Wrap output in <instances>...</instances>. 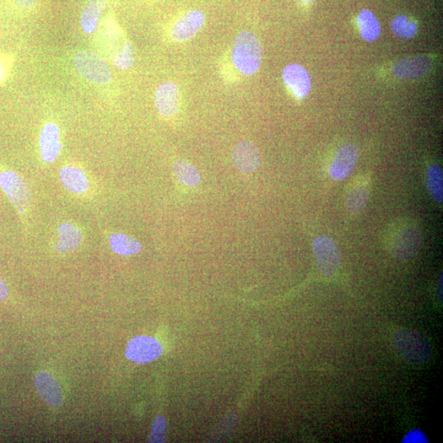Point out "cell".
<instances>
[{
	"label": "cell",
	"mask_w": 443,
	"mask_h": 443,
	"mask_svg": "<svg viewBox=\"0 0 443 443\" xmlns=\"http://www.w3.org/2000/svg\"><path fill=\"white\" fill-rule=\"evenodd\" d=\"M163 353V347L158 340L147 336L134 338L127 344L126 356L137 364H147L157 360Z\"/></svg>",
	"instance_id": "7"
},
{
	"label": "cell",
	"mask_w": 443,
	"mask_h": 443,
	"mask_svg": "<svg viewBox=\"0 0 443 443\" xmlns=\"http://www.w3.org/2000/svg\"><path fill=\"white\" fill-rule=\"evenodd\" d=\"M166 434V421L163 416H158L154 421L149 437V442H164Z\"/></svg>",
	"instance_id": "26"
},
{
	"label": "cell",
	"mask_w": 443,
	"mask_h": 443,
	"mask_svg": "<svg viewBox=\"0 0 443 443\" xmlns=\"http://www.w3.org/2000/svg\"><path fill=\"white\" fill-rule=\"evenodd\" d=\"M437 293H439L440 299L442 301V274L439 278V283H437Z\"/></svg>",
	"instance_id": "31"
},
{
	"label": "cell",
	"mask_w": 443,
	"mask_h": 443,
	"mask_svg": "<svg viewBox=\"0 0 443 443\" xmlns=\"http://www.w3.org/2000/svg\"><path fill=\"white\" fill-rule=\"evenodd\" d=\"M360 35L367 41H375L381 33L379 21L369 10H363L358 19Z\"/></svg>",
	"instance_id": "20"
},
{
	"label": "cell",
	"mask_w": 443,
	"mask_h": 443,
	"mask_svg": "<svg viewBox=\"0 0 443 443\" xmlns=\"http://www.w3.org/2000/svg\"><path fill=\"white\" fill-rule=\"evenodd\" d=\"M420 245L419 231L414 225H402L394 231L391 239V251L399 259L415 256Z\"/></svg>",
	"instance_id": "6"
},
{
	"label": "cell",
	"mask_w": 443,
	"mask_h": 443,
	"mask_svg": "<svg viewBox=\"0 0 443 443\" xmlns=\"http://www.w3.org/2000/svg\"><path fill=\"white\" fill-rule=\"evenodd\" d=\"M113 63L118 69L125 70L132 66L134 63V55L132 45L130 43H125L121 50L116 53L113 57Z\"/></svg>",
	"instance_id": "25"
},
{
	"label": "cell",
	"mask_w": 443,
	"mask_h": 443,
	"mask_svg": "<svg viewBox=\"0 0 443 443\" xmlns=\"http://www.w3.org/2000/svg\"><path fill=\"white\" fill-rule=\"evenodd\" d=\"M41 155L46 163H53L61 154V130L57 124L47 123L41 129L39 139Z\"/></svg>",
	"instance_id": "12"
},
{
	"label": "cell",
	"mask_w": 443,
	"mask_h": 443,
	"mask_svg": "<svg viewBox=\"0 0 443 443\" xmlns=\"http://www.w3.org/2000/svg\"><path fill=\"white\" fill-rule=\"evenodd\" d=\"M427 187L430 196L437 203L443 201V174L439 165H432L427 171Z\"/></svg>",
	"instance_id": "22"
},
{
	"label": "cell",
	"mask_w": 443,
	"mask_h": 443,
	"mask_svg": "<svg viewBox=\"0 0 443 443\" xmlns=\"http://www.w3.org/2000/svg\"><path fill=\"white\" fill-rule=\"evenodd\" d=\"M428 442V437H426L422 431L419 429L410 432L402 441L403 443H425Z\"/></svg>",
	"instance_id": "28"
},
{
	"label": "cell",
	"mask_w": 443,
	"mask_h": 443,
	"mask_svg": "<svg viewBox=\"0 0 443 443\" xmlns=\"http://www.w3.org/2000/svg\"><path fill=\"white\" fill-rule=\"evenodd\" d=\"M433 61L426 56H412L402 59L393 67V73L399 78L414 79L428 73Z\"/></svg>",
	"instance_id": "15"
},
{
	"label": "cell",
	"mask_w": 443,
	"mask_h": 443,
	"mask_svg": "<svg viewBox=\"0 0 443 443\" xmlns=\"http://www.w3.org/2000/svg\"><path fill=\"white\" fill-rule=\"evenodd\" d=\"M58 236L56 250L58 253L66 254L74 251L82 244L84 239L82 229L70 222L63 223L57 229Z\"/></svg>",
	"instance_id": "16"
},
{
	"label": "cell",
	"mask_w": 443,
	"mask_h": 443,
	"mask_svg": "<svg viewBox=\"0 0 443 443\" xmlns=\"http://www.w3.org/2000/svg\"><path fill=\"white\" fill-rule=\"evenodd\" d=\"M316 266L323 276L331 277L338 272L341 264L338 247L328 236H318L313 243Z\"/></svg>",
	"instance_id": "5"
},
{
	"label": "cell",
	"mask_w": 443,
	"mask_h": 443,
	"mask_svg": "<svg viewBox=\"0 0 443 443\" xmlns=\"http://www.w3.org/2000/svg\"><path fill=\"white\" fill-rule=\"evenodd\" d=\"M110 246L113 252L120 256L137 255L142 251V245L137 240L123 234H112L110 236Z\"/></svg>",
	"instance_id": "19"
},
{
	"label": "cell",
	"mask_w": 443,
	"mask_h": 443,
	"mask_svg": "<svg viewBox=\"0 0 443 443\" xmlns=\"http://www.w3.org/2000/svg\"><path fill=\"white\" fill-rule=\"evenodd\" d=\"M369 187L365 184L354 186L345 197V205L350 212L356 214L365 207L369 199Z\"/></svg>",
	"instance_id": "21"
},
{
	"label": "cell",
	"mask_w": 443,
	"mask_h": 443,
	"mask_svg": "<svg viewBox=\"0 0 443 443\" xmlns=\"http://www.w3.org/2000/svg\"><path fill=\"white\" fill-rule=\"evenodd\" d=\"M359 152L354 145L347 144L340 148L329 170L333 179L342 181L348 177L358 165Z\"/></svg>",
	"instance_id": "8"
},
{
	"label": "cell",
	"mask_w": 443,
	"mask_h": 443,
	"mask_svg": "<svg viewBox=\"0 0 443 443\" xmlns=\"http://www.w3.org/2000/svg\"><path fill=\"white\" fill-rule=\"evenodd\" d=\"M0 187L11 203L21 214H25L30 208L31 196L29 188L17 172L7 170L0 174Z\"/></svg>",
	"instance_id": "4"
},
{
	"label": "cell",
	"mask_w": 443,
	"mask_h": 443,
	"mask_svg": "<svg viewBox=\"0 0 443 443\" xmlns=\"http://www.w3.org/2000/svg\"><path fill=\"white\" fill-rule=\"evenodd\" d=\"M172 169L177 180L183 185L194 187L201 182L198 170L185 160L176 161Z\"/></svg>",
	"instance_id": "23"
},
{
	"label": "cell",
	"mask_w": 443,
	"mask_h": 443,
	"mask_svg": "<svg viewBox=\"0 0 443 443\" xmlns=\"http://www.w3.org/2000/svg\"><path fill=\"white\" fill-rule=\"evenodd\" d=\"M391 26L394 33L405 39L413 37L417 32V25L404 15L394 18Z\"/></svg>",
	"instance_id": "24"
},
{
	"label": "cell",
	"mask_w": 443,
	"mask_h": 443,
	"mask_svg": "<svg viewBox=\"0 0 443 443\" xmlns=\"http://www.w3.org/2000/svg\"><path fill=\"white\" fill-rule=\"evenodd\" d=\"M9 288L4 281L0 278V301H3L7 298L9 296Z\"/></svg>",
	"instance_id": "30"
},
{
	"label": "cell",
	"mask_w": 443,
	"mask_h": 443,
	"mask_svg": "<svg viewBox=\"0 0 443 443\" xmlns=\"http://www.w3.org/2000/svg\"><path fill=\"white\" fill-rule=\"evenodd\" d=\"M284 83L293 94L300 100L310 93L311 80L309 73L299 64L286 66L283 72Z\"/></svg>",
	"instance_id": "14"
},
{
	"label": "cell",
	"mask_w": 443,
	"mask_h": 443,
	"mask_svg": "<svg viewBox=\"0 0 443 443\" xmlns=\"http://www.w3.org/2000/svg\"><path fill=\"white\" fill-rule=\"evenodd\" d=\"M232 162L236 169L245 174L255 172L261 165V154L251 140H242L232 151Z\"/></svg>",
	"instance_id": "10"
},
{
	"label": "cell",
	"mask_w": 443,
	"mask_h": 443,
	"mask_svg": "<svg viewBox=\"0 0 443 443\" xmlns=\"http://www.w3.org/2000/svg\"><path fill=\"white\" fill-rule=\"evenodd\" d=\"M155 105L162 117L174 116L179 106V90L172 82L161 84L155 94Z\"/></svg>",
	"instance_id": "11"
},
{
	"label": "cell",
	"mask_w": 443,
	"mask_h": 443,
	"mask_svg": "<svg viewBox=\"0 0 443 443\" xmlns=\"http://www.w3.org/2000/svg\"><path fill=\"white\" fill-rule=\"evenodd\" d=\"M105 7L106 0H89L85 5L80 14V26L85 33H94Z\"/></svg>",
	"instance_id": "18"
},
{
	"label": "cell",
	"mask_w": 443,
	"mask_h": 443,
	"mask_svg": "<svg viewBox=\"0 0 443 443\" xmlns=\"http://www.w3.org/2000/svg\"><path fill=\"white\" fill-rule=\"evenodd\" d=\"M36 391L48 406L58 408L63 402L61 386L50 372L41 371L38 372L35 379Z\"/></svg>",
	"instance_id": "13"
},
{
	"label": "cell",
	"mask_w": 443,
	"mask_h": 443,
	"mask_svg": "<svg viewBox=\"0 0 443 443\" xmlns=\"http://www.w3.org/2000/svg\"><path fill=\"white\" fill-rule=\"evenodd\" d=\"M393 343L397 353L410 363L422 365L431 358L429 343L417 332L402 329L394 336Z\"/></svg>",
	"instance_id": "2"
},
{
	"label": "cell",
	"mask_w": 443,
	"mask_h": 443,
	"mask_svg": "<svg viewBox=\"0 0 443 443\" xmlns=\"http://www.w3.org/2000/svg\"><path fill=\"white\" fill-rule=\"evenodd\" d=\"M40 0H13L14 4L21 9H31L36 6Z\"/></svg>",
	"instance_id": "29"
},
{
	"label": "cell",
	"mask_w": 443,
	"mask_h": 443,
	"mask_svg": "<svg viewBox=\"0 0 443 443\" xmlns=\"http://www.w3.org/2000/svg\"><path fill=\"white\" fill-rule=\"evenodd\" d=\"M63 185L67 190L75 194H84L88 192L90 182L83 169L78 166L66 165L59 172Z\"/></svg>",
	"instance_id": "17"
},
{
	"label": "cell",
	"mask_w": 443,
	"mask_h": 443,
	"mask_svg": "<svg viewBox=\"0 0 443 443\" xmlns=\"http://www.w3.org/2000/svg\"><path fill=\"white\" fill-rule=\"evenodd\" d=\"M14 59L7 53L0 52V85L6 82L12 70Z\"/></svg>",
	"instance_id": "27"
},
{
	"label": "cell",
	"mask_w": 443,
	"mask_h": 443,
	"mask_svg": "<svg viewBox=\"0 0 443 443\" xmlns=\"http://www.w3.org/2000/svg\"><path fill=\"white\" fill-rule=\"evenodd\" d=\"M205 18L199 10L188 11L176 21L171 35L177 42H185L196 36L204 24Z\"/></svg>",
	"instance_id": "9"
},
{
	"label": "cell",
	"mask_w": 443,
	"mask_h": 443,
	"mask_svg": "<svg viewBox=\"0 0 443 443\" xmlns=\"http://www.w3.org/2000/svg\"><path fill=\"white\" fill-rule=\"evenodd\" d=\"M231 58L235 68L242 74L251 75L257 73L262 63L263 48L253 32L241 31L236 36Z\"/></svg>",
	"instance_id": "1"
},
{
	"label": "cell",
	"mask_w": 443,
	"mask_h": 443,
	"mask_svg": "<svg viewBox=\"0 0 443 443\" xmlns=\"http://www.w3.org/2000/svg\"><path fill=\"white\" fill-rule=\"evenodd\" d=\"M75 70L83 78L98 85L109 84L112 80V72L105 59L90 51L75 53L73 58Z\"/></svg>",
	"instance_id": "3"
},
{
	"label": "cell",
	"mask_w": 443,
	"mask_h": 443,
	"mask_svg": "<svg viewBox=\"0 0 443 443\" xmlns=\"http://www.w3.org/2000/svg\"><path fill=\"white\" fill-rule=\"evenodd\" d=\"M301 1H303V2H309V1H311V0H301Z\"/></svg>",
	"instance_id": "32"
}]
</instances>
